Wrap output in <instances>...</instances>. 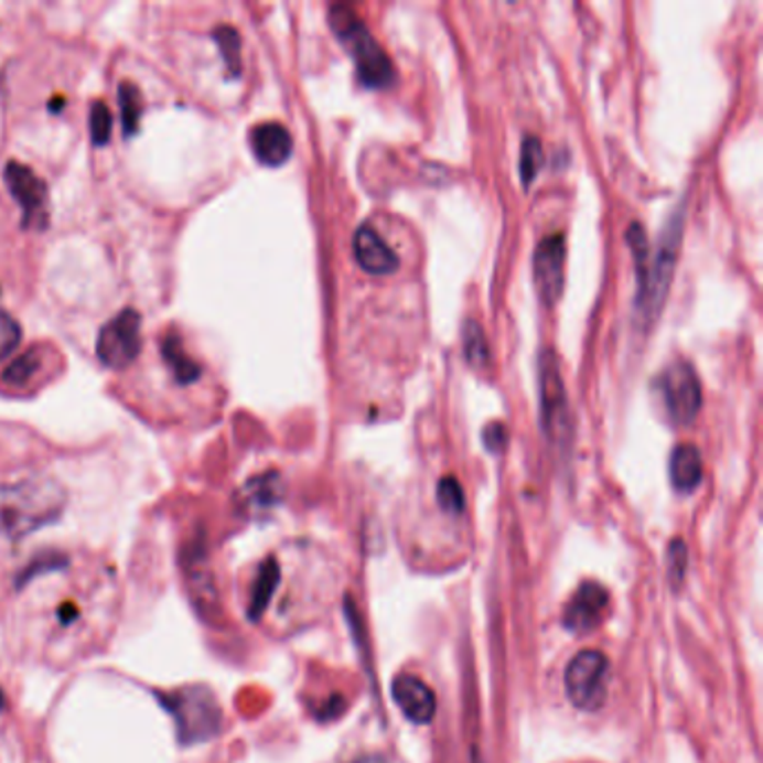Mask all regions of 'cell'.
<instances>
[{
  "label": "cell",
  "instance_id": "cell-25",
  "mask_svg": "<svg viewBox=\"0 0 763 763\" xmlns=\"http://www.w3.org/2000/svg\"><path fill=\"white\" fill-rule=\"evenodd\" d=\"M437 502L439 506L450 513V515H460L466 506V499H464V491H462V484L456 482L454 477H443L437 486Z\"/></svg>",
  "mask_w": 763,
  "mask_h": 763
},
{
  "label": "cell",
  "instance_id": "cell-2",
  "mask_svg": "<svg viewBox=\"0 0 763 763\" xmlns=\"http://www.w3.org/2000/svg\"><path fill=\"white\" fill-rule=\"evenodd\" d=\"M162 708L173 717L180 745L211 741L222 730V708L206 685H184L171 692H155Z\"/></svg>",
  "mask_w": 763,
  "mask_h": 763
},
{
  "label": "cell",
  "instance_id": "cell-7",
  "mask_svg": "<svg viewBox=\"0 0 763 763\" xmlns=\"http://www.w3.org/2000/svg\"><path fill=\"white\" fill-rule=\"evenodd\" d=\"M141 352V316L135 310L119 312L104 325L97 341V356L110 369L128 367Z\"/></svg>",
  "mask_w": 763,
  "mask_h": 763
},
{
  "label": "cell",
  "instance_id": "cell-15",
  "mask_svg": "<svg viewBox=\"0 0 763 763\" xmlns=\"http://www.w3.org/2000/svg\"><path fill=\"white\" fill-rule=\"evenodd\" d=\"M251 150L260 164L265 166H280L289 160L291 150H293V141L289 130L282 123L276 121H267V123H258L251 135Z\"/></svg>",
  "mask_w": 763,
  "mask_h": 763
},
{
  "label": "cell",
  "instance_id": "cell-3",
  "mask_svg": "<svg viewBox=\"0 0 763 763\" xmlns=\"http://www.w3.org/2000/svg\"><path fill=\"white\" fill-rule=\"evenodd\" d=\"M330 25L338 41L352 52L358 79L367 88H388L395 82V65L390 56L367 32L361 19L347 6H334L330 10Z\"/></svg>",
  "mask_w": 763,
  "mask_h": 763
},
{
  "label": "cell",
  "instance_id": "cell-27",
  "mask_svg": "<svg viewBox=\"0 0 763 763\" xmlns=\"http://www.w3.org/2000/svg\"><path fill=\"white\" fill-rule=\"evenodd\" d=\"M23 330L21 325L8 314L0 310V363H3L21 343Z\"/></svg>",
  "mask_w": 763,
  "mask_h": 763
},
{
  "label": "cell",
  "instance_id": "cell-10",
  "mask_svg": "<svg viewBox=\"0 0 763 763\" xmlns=\"http://www.w3.org/2000/svg\"><path fill=\"white\" fill-rule=\"evenodd\" d=\"M609 606V591L598 582H582L565 606L562 625L571 634H587L602 623Z\"/></svg>",
  "mask_w": 763,
  "mask_h": 763
},
{
  "label": "cell",
  "instance_id": "cell-4",
  "mask_svg": "<svg viewBox=\"0 0 763 763\" xmlns=\"http://www.w3.org/2000/svg\"><path fill=\"white\" fill-rule=\"evenodd\" d=\"M680 236H683V217L676 213L669 219V226L663 232L658 247H656V256H649L638 262V298H636V308L641 310V314L652 321L658 310L663 308L665 295L669 291L671 278H674V267H676V256H678V247H680Z\"/></svg>",
  "mask_w": 763,
  "mask_h": 763
},
{
  "label": "cell",
  "instance_id": "cell-22",
  "mask_svg": "<svg viewBox=\"0 0 763 763\" xmlns=\"http://www.w3.org/2000/svg\"><path fill=\"white\" fill-rule=\"evenodd\" d=\"M545 166V150L538 137H526L522 143V155H519V175L522 184L530 186L533 180L538 178L540 169Z\"/></svg>",
  "mask_w": 763,
  "mask_h": 763
},
{
  "label": "cell",
  "instance_id": "cell-19",
  "mask_svg": "<svg viewBox=\"0 0 763 763\" xmlns=\"http://www.w3.org/2000/svg\"><path fill=\"white\" fill-rule=\"evenodd\" d=\"M162 354L180 384L186 386L200 378V365L184 352V345L175 332H169L166 338L162 341Z\"/></svg>",
  "mask_w": 763,
  "mask_h": 763
},
{
  "label": "cell",
  "instance_id": "cell-29",
  "mask_svg": "<svg viewBox=\"0 0 763 763\" xmlns=\"http://www.w3.org/2000/svg\"><path fill=\"white\" fill-rule=\"evenodd\" d=\"M667 569H669L671 584H680L685 578V571H688V549H685L683 540H671L667 551Z\"/></svg>",
  "mask_w": 763,
  "mask_h": 763
},
{
  "label": "cell",
  "instance_id": "cell-6",
  "mask_svg": "<svg viewBox=\"0 0 763 763\" xmlns=\"http://www.w3.org/2000/svg\"><path fill=\"white\" fill-rule=\"evenodd\" d=\"M540 406H542V428L549 441L567 443L569 439V406L567 393L560 376L558 361L551 352L540 358Z\"/></svg>",
  "mask_w": 763,
  "mask_h": 763
},
{
  "label": "cell",
  "instance_id": "cell-1",
  "mask_svg": "<svg viewBox=\"0 0 763 763\" xmlns=\"http://www.w3.org/2000/svg\"><path fill=\"white\" fill-rule=\"evenodd\" d=\"M67 504L65 488L50 477L0 484V536L21 540L56 522Z\"/></svg>",
  "mask_w": 763,
  "mask_h": 763
},
{
  "label": "cell",
  "instance_id": "cell-32",
  "mask_svg": "<svg viewBox=\"0 0 763 763\" xmlns=\"http://www.w3.org/2000/svg\"><path fill=\"white\" fill-rule=\"evenodd\" d=\"M354 763H388L384 756H378V754H372V756H361L356 759Z\"/></svg>",
  "mask_w": 763,
  "mask_h": 763
},
{
  "label": "cell",
  "instance_id": "cell-24",
  "mask_svg": "<svg viewBox=\"0 0 763 763\" xmlns=\"http://www.w3.org/2000/svg\"><path fill=\"white\" fill-rule=\"evenodd\" d=\"M464 350L471 365L484 367L488 363V343L477 321H469L464 327Z\"/></svg>",
  "mask_w": 763,
  "mask_h": 763
},
{
  "label": "cell",
  "instance_id": "cell-21",
  "mask_svg": "<svg viewBox=\"0 0 763 763\" xmlns=\"http://www.w3.org/2000/svg\"><path fill=\"white\" fill-rule=\"evenodd\" d=\"M119 108H121V121H123V135L130 137L139 128V119L143 112V99L135 84L123 82L119 86Z\"/></svg>",
  "mask_w": 763,
  "mask_h": 763
},
{
  "label": "cell",
  "instance_id": "cell-5",
  "mask_svg": "<svg viewBox=\"0 0 763 763\" xmlns=\"http://www.w3.org/2000/svg\"><path fill=\"white\" fill-rule=\"evenodd\" d=\"M609 660L598 649L576 654L565 671V688L569 701L582 712H595L606 697Z\"/></svg>",
  "mask_w": 763,
  "mask_h": 763
},
{
  "label": "cell",
  "instance_id": "cell-20",
  "mask_svg": "<svg viewBox=\"0 0 763 763\" xmlns=\"http://www.w3.org/2000/svg\"><path fill=\"white\" fill-rule=\"evenodd\" d=\"M43 367V356L39 347L28 350L25 354H21L6 372H3V380L12 388H23L28 386L30 380L41 372Z\"/></svg>",
  "mask_w": 763,
  "mask_h": 763
},
{
  "label": "cell",
  "instance_id": "cell-17",
  "mask_svg": "<svg viewBox=\"0 0 763 763\" xmlns=\"http://www.w3.org/2000/svg\"><path fill=\"white\" fill-rule=\"evenodd\" d=\"M280 502V480L276 473H265L247 482L240 491V506L249 515H260Z\"/></svg>",
  "mask_w": 763,
  "mask_h": 763
},
{
  "label": "cell",
  "instance_id": "cell-16",
  "mask_svg": "<svg viewBox=\"0 0 763 763\" xmlns=\"http://www.w3.org/2000/svg\"><path fill=\"white\" fill-rule=\"evenodd\" d=\"M669 477L678 493H692L703 480L701 452L690 443L678 445L669 460Z\"/></svg>",
  "mask_w": 763,
  "mask_h": 763
},
{
  "label": "cell",
  "instance_id": "cell-12",
  "mask_svg": "<svg viewBox=\"0 0 763 763\" xmlns=\"http://www.w3.org/2000/svg\"><path fill=\"white\" fill-rule=\"evenodd\" d=\"M393 699L404 712V717L417 726L430 723L437 714V697L430 690V685L423 683L419 676H397L393 680Z\"/></svg>",
  "mask_w": 763,
  "mask_h": 763
},
{
  "label": "cell",
  "instance_id": "cell-14",
  "mask_svg": "<svg viewBox=\"0 0 763 763\" xmlns=\"http://www.w3.org/2000/svg\"><path fill=\"white\" fill-rule=\"evenodd\" d=\"M356 262L372 276H388L399 269V256L386 245L372 226H361L354 234Z\"/></svg>",
  "mask_w": 763,
  "mask_h": 763
},
{
  "label": "cell",
  "instance_id": "cell-8",
  "mask_svg": "<svg viewBox=\"0 0 763 763\" xmlns=\"http://www.w3.org/2000/svg\"><path fill=\"white\" fill-rule=\"evenodd\" d=\"M660 390L671 421L680 426L695 421L701 410V384L690 363H671L660 378Z\"/></svg>",
  "mask_w": 763,
  "mask_h": 763
},
{
  "label": "cell",
  "instance_id": "cell-31",
  "mask_svg": "<svg viewBox=\"0 0 763 763\" xmlns=\"http://www.w3.org/2000/svg\"><path fill=\"white\" fill-rule=\"evenodd\" d=\"M345 710V701L341 697H332L327 703H325V712L319 714L323 721H330V719H336L341 712Z\"/></svg>",
  "mask_w": 763,
  "mask_h": 763
},
{
  "label": "cell",
  "instance_id": "cell-23",
  "mask_svg": "<svg viewBox=\"0 0 763 763\" xmlns=\"http://www.w3.org/2000/svg\"><path fill=\"white\" fill-rule=\"evenodd\" d=\"M213 39L226 61V67L232 74H240V36L234 28H228V25H219L215 32H213Z\"/></svg>",
  "mask_w": 763,
  "mask_h": 763
},
{
  "label": "cell",
  "instance_id": "cell-30",
  "mask_svg": "<svg viewBox=\"0 0 763 763\" xmlns=\"http://www.w3.org/2000/svg\"><path fill=\"white\" fill-rule=\"evenodd\" d=\"M508 441V434H506V428L502 423H491L486 426L484 430V443L491 452H502L504 445Z\"/></svg>",
  "mask_w": 763,
  "mask_h": 763
},
{
  "label": "cell",
  "instance_id": "cell-13",
  "mask_svg": "<svg viewBox=\"0 0 763 763\" xmlns=\"http://www.w3.org/2000/svg\"><path fill=\"white\" fill-rule=\"evenodd\" d=\"M184 576H186L189 595L197 609V614L204 621H208L217 593H215V584L211 582V569H208L202 540H195L184 549Z\"/></svg>",
  "mask_w": 763,
  "mask_h": 763
},
{
  "label": "cell",
  "instance_id": "cell-18",
  "mask_svg": "<svg viewBox=\"0 0 763 763\" xmlns=\"http://www.w3.org/2000/svg\"><path fill=\"white\" fill-rule=\"evenodd\" d=\"M278 584H280V567L273 558H267L258 567V573H256V580L251 587V598H249V606H247L249 621H260L265 616Z\"/></svg>",
  "mask_w": 763,
  "mask_h": 763
},
{
  "label": "cell",
  "instance_id": "cell-9",
  "mask_svg": "<svg viewBox=\"0 0 763 763\" xmlns=\"http://www.w3.org/2000/svg\"><path fill=\"white\" fill-rule=\"evenodd\" d=\"M6 182L17 204L23 208L25 228H45L50 219V195L45 182L25 164L10 162L6 166Z\"/></svg>",
  "mask_w": 763,
  "mask_h": 763
},
{
  "label": "cell",
  "instance_id": "cell-33",
  "mask_svg": "<svg viewBox=\"0 0 763 763\" xmlns=\"http://www.w3.org/2000/svg\"><path fill=\"white\" fill-rule=\"evenodd\" d=\"M6 708H8V697H6L3 688H0V712H6Z\"/></svg>",
  "mask_w": 763,
  "mask_h": 763
},
{
  "label": "cell",
  "instance_id": "cell-28",
  "mask_svg": "<svg viewBox=\"0 0 763 763\" xmlns=\"http://www.w3.org/2000/svg\"><path fill=\"white\" fill-rule=\"evenodd\" d=\"M65 567H67V558H65L63 554H54V551L43 554V556H39V558L25 569L23 576H19V587H25L32 578H36V576H41V573L58 571V569H65Z\"/></svg>",
  "mask_w": 763,
  "mask_h": 763
},
{
  "label": "cell",
  "instance_id": "cell-11",
  "mask_svg": "<svg viewBox=\"0 0 763 763\" xmlns=\"http://www.w3.org/2000/svg\"><path fill=\"white\" fill-rule=\"evenodd\" d=\"M565 238L560 234L549 236L540 243L536 258H533V276L536 287L547 304H554L565 287Z\"/></svg>",
  "mask_w": 763,
  "mask_h": 763
},
{
  "label": "cell",
  "instance_id": "cell-26",
  "mask_svg": "<svg viewBox=\"0 0 763 763\" xmlns=\"http://www.w3.org/2000/svg\"><path fill=\"white\" fill-rule=\"evenodd\" d=\"M112 132V115L104 101H95L90 106V137L97 146L108 143Z\"/></svg>",
  "mask_w": 763,
  "mask_h": 763
}]
</instances>
